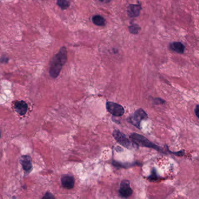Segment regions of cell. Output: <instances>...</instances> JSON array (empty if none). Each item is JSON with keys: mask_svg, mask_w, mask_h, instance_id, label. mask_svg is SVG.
I'll list each match as a JSON object with an SVG mask.
<instances>
[{"mask_svg": "<svg viewBox=\"0 0 199 199\" xmlns=\"http://www.w3.org/2000/svg\"><path fill=\"white\" fill-rule=\"evenodd\" d=\"M67 49L65 47H62L52 58L50 68V75L52 78H57L60 74L62 66L67 62Z\"/></svg>", "mask_w": 199, "mask_h": 199, "instance_id": "cell-1", "label": "cell"}, {"mask_svg": "<svg viewBox=\"0 0 199 199\" xmlns=\"http://www.w3.org/2000/svg\"><path fill=\"white\" fill-rule=\"evenodd\" d=\"M130 138L132 140V141L138 146L152 148V149H156L160 152L166 154L163 151L161 147H160L155 144L151 142L146 137H144L142 135H140L137 133H132L130 136Z\"/></svg>", "mask_w": 199, "mask_h": 199, "instance_id": "cell-2", "label": "cell"}, {"mask_svg": "<svg viewBox=\"0 0 199 199\" xmlns=\"http://www.w3.org/2000/svg\"><path fill=\"white\" fill-rule=\"evenodd\" d=\"M148 118V115L143 109H139L127 118V121L137 129H140L141 122Z\"/></svg>", "mask_w": 199, "mask_h": 199, "instance_id": "cell-3", "label": "cell"}, {"mask_svg": "<svg viewBox=\"0 0 199 199\" xmlns=\"http://www.w3.org/2000/svg\"><path fill=\"white\" fill-rule=\"evenodd\" d=\"M106 109L108 112L114 116L121 117L125 113L124 107L115 102H107Z\"/></svg>", "mask_w": 199, "mask_h": 199, "instance_id": "cell-4", "label": "cell"}, {"mask_svg": "<svg viewBox=\"0 0 199 199\" xmlns=\"http://www.w3.org/2000/svg\"><path fill=\"white\" fill-rule=\"evenodd\" d=\"M113 136L118 143L126 148L128 149H131L133 147V144L125 136V134H123L118 130H115L113 131Z\"/></svg>", "mask_w": 199, "mask_h": 199, "instance_id": "cell-5", "label": "cell"}, {"mask_svg": "<svg viewBox=\"0 0 199 199\" xmlns=\"http://www.w3.org/2000/svg\"><path fill=\"white\" fill-rule=\"evenodd\" d=\"M130 181L123 180L121 182L118 190L119 195L123 198H127L133 194V190L130 186Z\"/></svg>", "mask_w": 199, "mask_h": 199, "instance_id": "cell-6", "label": "cell"}, {"mask_svg": "<svg viewBox=\"0 0 199 199\" xmlns=\"http://www.w3.org/2000/svg\"><path fill=\"white\" fill-rule=\"evenodd\" d=\"M62 186L67 189H71L74 186L75 179L73 176L64 175L62 178Z\"/></svg>", "mask_w": 199, "mask_h": 199, "instance_id": "cell-7", "label": "cell"}, {"mask_svg": "<svg viewBox=\"0 0 199 199\" xmlns=\"http://www.w3.org/2000/svg\"><path fill=\"white\" fill-rule=\"evenodd\" d=\"M14 108L21 115H24L28 111V105L24 100L18 101L15 103Z\"/></svg>", "mask_w": 199, "mask_h": 199, "instance_id": "cell-8", "label": "cell"}, {"mask_svg": "<svg viewBox=\"0 0 199 199\" xmlns=\"http://www.w3.org/2000/svg\"><path fill=\"white\" fill-rule=\"evenodd\" d=\"M141 9V7L140 5L131 4L128 6V9H127L128 15L131 18L137 17L139 15Z\"/></svg>", "mask_w": 199, "mask_h": 199, "instance_id": "cell-9", "label": "cell"}, {"mask_svg": "<svg viewBox=\"0 0 199 199\" xmlns=\"http://www.w3.org/2000/svg\"><path fill=\"white\" fill-rule=\"evenodd\" d=\"M170 49L178 53L182 54L185 51V47L184 44L182 43L181 42H173L170 44Z\"/></svg>", "mask_w": 199, "mask_h": 199, "instance_id": "cell-10", "label": "cell"}, {"mask_svg": "<svg viewBox=\"0 0 199 199\" xmlns=\"http://www.w3.org/2000/svg\"><path fill=\"white\" fill-rule=\"evenodd\" d=\"M21 164L22 165L23 169L25 170V171H29L32 168V165L31 160L29 156H23L22 159H21Z\"/></svg>", "mask_w": 199, "mask_h": 199, "instance_id": "cell-11", "label": "cell"}, {"mask_svg": "<svg viewBox=\"0 0 199 199\" xmlns=\"http://www.w3.org/2000/svg\"><path fill=\"white\" fill-rule=\"evenodd\" d=\"M92 19L95 25L100 26L105 25V19L100 15H95L92 17Z\"/></svg>", "mask_w": 199, "mask_h": 199, "instance_id": "cell-12", "label": "cell"}, {"mask_svg": "<svg viewBox=\"0 0 199 199\" xmlns=\"http://www.w3.org/2000/svg\"><path fill=\"white\" fill-rule=\"evenodd\" d=\"M57 4L62 9L64 10L69 8L70 3L68 0H57Z\"/></svg>", "mask_w": 199, "mask_h": 199, "instance_id": "cell-13", "label": "cell"}, {"mask_svg": "<svg viewBox=\"0 0 199 199\" xmlns=\"http://www.w3.org/2000/svg\"><path fill=\"white\" fill-rule=\"evenodd\" d=\"M140 28L137 24H133L129 26V31L133 34H137L140 31Z\"/></svg>", "mask_w": 199, "mask_h": 199, "instance_id": "cell-14", "label": "cell"}, {"mask_svg": "<svg viewBox=\"0 0 199 199\" xmlns=\"http://www.w3.org/2000/svg\"><path fill=\"white\" fill-rule=\"evenodd\" d=\"M158 175H157V173H156V170L155 168H153L152 169V172H151V174L149 176V177L148 178V179H149L150 181H156L158 180Z\"/></svg>", "mask_w": 199, "mask_h": 199, "instance_id": "cell-15", "label": "cell"}, {"mask_svg": "<svg viewBox=\"0 0 199 199\" xmlns=\"http://www.w3.org/2000/svg\"><path fill=\"white\" fill-rule=\"evenodd\" d=\"M154 102H156V104H162L165 103V100H162L161 98H156Z\"/></svg>", "mask_w": 199, "mask_h": 199, "instance_id": "cell-16", "label": "cell"}, {"mask_svg": "<svg viewBox=\"0 0 199 199\" xmlns=\"http://www.w3.org/2000/svg\"><path fill=\"white\" fill-rule=\"evenodd\" d=\"M194 112L196 113V116H197V118H199V105H197L196 106V108L194 109Z\"/></svg>", "mask_w": 199, "mask_h": 199, "instance_id": "cell-17", "label": "cell"}, {"mask_svg": "<svg viewBox=\"0 0 199 199\" xmlns=\"http://www.w3.org/2000/svg\"><path fill=\"white\" fill-rule=\"evenodd\" d=\"M8 58H6V57H2V58H1V60H0V62H8Z\"/></svg>", "mask_w": 199, "mask_h": 199, "instance_id": "cell-18", "label": "cell"}, {"mask_svg": "<svg viewBox=\"0 0 199 199\" xmlns=\"http://www.w3.org/2000/svg\"><path fill=\"white\" fill-rule=\"evenodd\" d=\"M100 2H103V3H109L111 1V0H100Z\"/></svg>", "mask_w": 199, "mask_h": 199, "instance_id": "cell-19", "label": "cell"}, {"mask_svg": "<svg viewBox=\"0 0 199 199\" xmlns=\"http://www.w3.org/2000/svg\"><path fill=\"white\" fill-rule=\"evenodd\" d=\"M0 137H1V133H0Z\"/></svg>", "mask_w": 199, "mask_h": 199, "instance_id": "cell-20", "label": "cell"}]
</instances>
